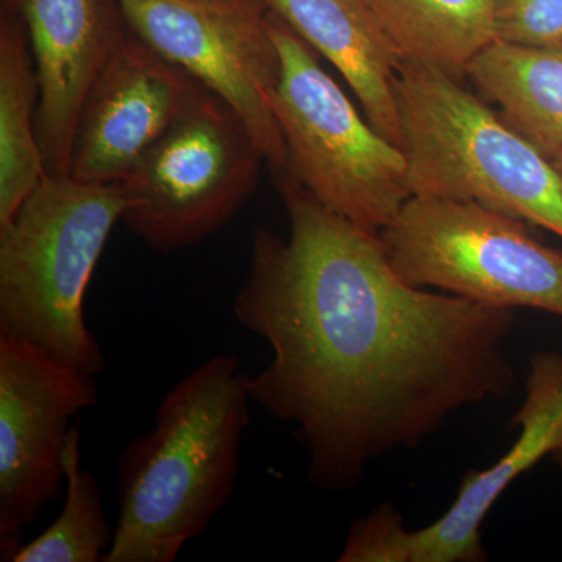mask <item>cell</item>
Returning a JSON list of instances; mask_svg holds the SVG:
<instances>
[{"mask_svg":"<svg viewBox=\"0 0 562 562\" xmlns=\"http://www.w3.org/2000/svg\"><path fill=\"white\" fill-rule=\"evenodd\" d=\"M125 209L121 181L46 176L0 231V335L90 375L105 369L85 295Z\"/></svg>","mask_w":562,"mask_h":562,"instance_id":"obj_3","label":"cell"},{"mask_svg":"<svg viewBox=\"0 0 562 562\" xmlns=\"http://www.w3.org/2000/svg\"><path fill=\"white\" fill-rule=\"evenodd\" d=\"M203 85L127 29L81 111L69 176L120 183Z\"/></svg>","mask_w":562,"mask_h":562,"instance_id":"obj_11","label":"cell"},{"mask_svg":"<svg viewBox=\"0 0 562 562\" xmlns=\"http://www.w3.org/2000/svg\"><path fill=\"white\" fill-rule=\"evenodd\" d=\"M98 403L95 375L0 335V561L63 494L70 419Z\"/></svg>","mask_w":562,"mask_h":562,"instance_id":"obj_8","label":"cell"},{"mask_svg":"<svg viewBox=\"0 0 562 562\" xmlns=\"http://www.w3.org/2000/svg\"><path fill=\"white\" fill-rule=\"evenodd\" d=\"M465 77L543 155L560 143L562 43L528 47L494 41L469 63Z\"/></svg>","mask_w":562,"mask_h":562,"instance_id":"obj_14","label":"cell"},{"mask_svg":"<svg viewBox=\"0 0 562 562\" xmlns=\"http://www.w3.org/2000/svg\"><path fill=\"white\" fill-rule=\"evenodd\" d=\"M29 35L7 3L0 20V231L46 179L36 114L38 79Z\"/></svg>","mask_w":562,"mask_h":562,"instance_id":"obj_15","label":"cell"},{"mask_svg":"<svg viewBox=\"0 0 562 562\" xmlns=\"http://www.w3.org/2000/svg\"><path fill=\"white\" fill-rule=\"evenodd\" d=\"M38 79L36 132L47 176H69L88 95L127 32L116 0H9Z\"/></svg>","mask_w":562,"mask_h":562,"instance_id":"obj_12","label":"cell"},{"mask_svg":"<svg viewBox=\"0 0 562 562\" xmlns=\"http://www.w3.org/2000/svg\"><path fill=\"white\" fill-rule=\"evenodd\" d=\"M552 458H553L554 464H557L558 469H560V471L562 472V447L560 450H558V452H554L552 454Z\"/></svg>","mask_w":562,"mask_h":562,"instance_id":"obj_21","label":"cell"},{"mask_svg":"<svg viewBox=\"0 0 562 562\" xmlns=\"http://www.w3.org/2000/svg\"><path fill=\"white\" fill-rule=\"evenodd\" d=\"M403 63L462 80L495 41V0H368Z\"/></svg>","mask_w":562,"mask_h":562,"instance_id":"obj_16","label":"cell"},{"mask_svg":"<svg viewBox=\"0 0 562 562\" xmlns=\"http://www.w3.org/2000/svg\"><path fill=\"white\" fill-rule=\"evenodd\" d=\"M214 355L161 398L117 460V520L103 562H172L231 502L249 427V376Z\"/></svg>","mask_w":562,"mask_h":562,"instance_id":"obj_2","label":"cell"},{"mask_svg":"<svg viewBox=\"0 0 562 562\" xmlns=\"http://www.w3.org/2000/svg\"><path fill=\"white\" fill-rule=\"evenodd\" d=\"M413 195L479 203L562 238V180L461 80L403 63L395 80Z\"/></svg>","mask_w":562,"mask_h":562,"instance_id":"obj_4","label":"cell"},{"mask_svg":"<svg viewBox=\"0 0 562 562\" xmlns=\"http://www.w3.org/2000/svg\"><path fill=\"white\" fill-rule=\"evenodd\" d=\"M266 162L238 111L202 87L121 181L125 228L157 251L198 246L249 201Z\"/></svg>","mask_w":562,"mask_h":562,"instance_id":"obj_6","label":"cell"},{"mask_svg":"<svg viewBox=\"0 0 562 562\" xmlns=\"http://www.w3.org/2000/svg\"><path fill=\"white\" fill-rule=\"evenodd\" d=\"M516 442L491 468L469 471L457 498L436 522L408 531L395 506L380 505L357 520L339 562H483L482 525L505 491L562 447V353L538 351L530 360L527 395L513 419Z\"/></svg>","mask_w":562,"mask_h":562,"instance_id":"obj_10","label":"cell"},{"mask_svg":"<svg viewBox=\"0 0 562 562\" xmlns=\"http://www.w3.org/2000/svg\"><path fill=\"white\" fill-rule=\"evenodd\" d=\"M125 24L238 111L265 154L277 188L291 177L271 106L280 54L265 7L214 9L188 0H116Z\"/></svg>","mask_w":562,"mask_h":562,"instance_id":"obj_9","label":"cell"},{"mask_svg":"<svg viewBox=\"0 0 562 562\" xmlns=\"http://www.w3.org/2000/svg\"><path fill=\"white\" fill-rule=\"evenodd\" d=\"M279 191L290 233L255 232L233 314L271 346L250 398L294 425L313 486L355 490L372 461L416 449L464 406L512 394L503 344L516 310L413 286L380 236L295 181Z\"/></svg>","mask_w":562,"mask_h":562,"instance_id":"obj_1","label":"cell"},{"mask_svg":"<svg viewBox=\"0 0 562 562\" xmlns=\"http://www.w3.org/2000/svg\"><path fill=\"white\" fill-rule=\"evenodd\" d=\"M495 41L546 47L562 43V0H495Z\"/></svg>","mask_w":562,"mask_h":562,"instance_id":"obj_18","label":"cell"},{"mask_svg":"<svg viewBox=\"0 0 562 562\" xmlns=\"http://www.w3.org/2000/svg\"><path fill=\"white\" fill-rule=\"evenodd\" d=\"M546 157L549 158L550 162H552L553 168L557 169L558 173H560L562 180V139L560 143L554 144L552 149L546 151Z\"/></svg>","mask_w":562,"mask_h":562,"instance_id":"obj_20","label":"cell"},{"mask_svg":"<svg viewBox=\"0 0 562 562\" xmlns=\"http://www.w3.org/2000/svg\"><path fill=\"white\" fill-rule=\"evenodd\" d=\"M268 22L281 63L271 106L292 180L333 213L380 236L413 198L405 151L358 113L301 36L269 11Z\"/></svg>","mask_w":562,"mask_h":562,"instance_id":"obj_5","label":"cell"},{"mask_svg":"<svg viewBox=\"0 0 562 562\" xmlns=\"http://www.w3.org/2000/svg\"><path fill=\"white\" fill-rule=\"evenodd\" d=\"M528 225L479 203L413 195L380 239L413 286L562 317V251Z\"/></svg>","mask_w":562,"mask_h":562,"instance_id":"obj_7","label":"cell"},{"mask_svg":"<svg viewBox=\"0 0 562 562\" xmlns=\"http://www.w3.org/2000/svg\"><path fill=\"white\" fill-rule=\"evenodd\" d=\"M188 2L201 3L214 9H247V7L261 5L260 0H188Z\"/></svg>","mask_w":562,"mask_h":562,"instance_id":"obj_19","label":"cell"},{"mask_svg":"<svg viewBox=\"0 0 562 562\" xmlns=\"http://www.w3.org/2000/svg\"><path fill=\"white\" fill-rule=\"evenodd\" d=\"M260 3L335 66L373 127L402 147L395 80L403 61L368 0H260Z\"/></svg>","mask_w":562,"mask_h":562,"instance_id":"obj_13","label":"cell"},{"mask_svg":"<svg viewBox=\"0 0 562 562\" xmlns=\"http://www.w3.org/2000/svg\"><path fill=\"white\" fill-rule=\"evenodd\" d=\"M65 505L13 562H103L114 541L98 480L81 465V431L70 428L65 447Z\"/></svg>","mask_w":562,"mask_h":562,"instance_id":"obj_17","label":"cell"}]
</instances>
